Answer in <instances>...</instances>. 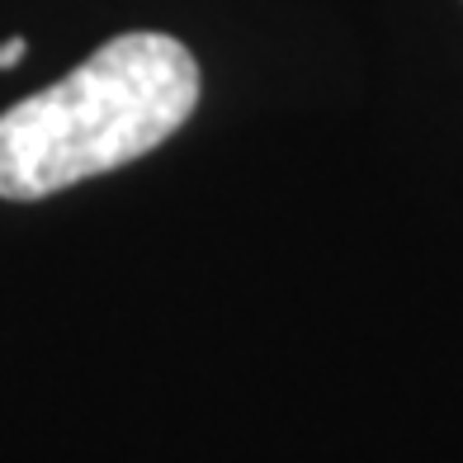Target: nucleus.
Here are the masks:
<instances>
[{"label":"nucleus","instance_id":"nucleus-1","mask_svg":"<svg viewBox=\"0 0 463 463\" xmlns=\"http://www.w3.org/2000/svg\"><path fill=\"white\" fill-rule=\"evenodd\" d=\"M199 61L171 33H118L76 71L0 114V199L33 203L109 175L184 128Z\"/></svg>","mask_w":463,"mask_h":463},{"label":"nucleus","instance_id":"nucleus-2","mask_svg":"<svg viewBox=\"0 0 463 463\" xmlns=\"http://www.w3.org/2000/svg\"><path fill=\"white\" fill-rule=\"evenodd\" d=\"M19 61H24V38H5V43H0V71L19 67Z\"/></svg>","mask_w":463,"mask_h":463}]
</instances>
